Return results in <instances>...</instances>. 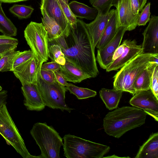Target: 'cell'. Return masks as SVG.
Returning <instances> with one entry per match:
<instances>
[{
	"label": "cell",
	"mask_w": 158,
	"mask_h": 158,
	"mask_svg": "<svg viewBox=\"0 0 158 158\" xmlns=\"http://www.w3.org/2000/svg\"><path fill=\"white\" fill-rule=\"evenodd\" d=\"M17 44H4L0 45V55H2L9 51L15 50Z\"/></svg>",
	"instance_id": "39"
},
{
	"label": "cell",
	"mask_w": 158,
	"mask_h": 158,
	"mask_svg": "<svg viewBox=\"0 0 158 158\" xmlns=\"http://www.w3.org/2000/svg\"><path fill=\"white\" fill-rule=\"evenodd\" d=\"M132 12L134 15L139 14V0H130Z\"/></svg>",
	"instance_id": "40"
},
{
	"label": "cell",
	"mask_w": 158,
	"mask_h": 158,
	"mask_svg": "<svg viewBox=\"0 0 158 158\" xmlns=\"http://www.w3.org/2000/svg\"><path fill=\"white\" fill-rule=\"evenodd\" d=\"M42 64H38L34 56L16 67L13 72L22 85L37 83V74Z\"/></svg>",
	"instance_id": "13"
},
{
	"label": "cell",
	"mask_w": 158,
	"mask_h": 158,
	"mask_svg": "<svg viewBox=\"0 0 158 158\" xmlns=\"http://www.w3.org/2000/svg\"><path fill=\"white\" fill-rule=\"evenodd\" d=\"M34 9L30 6L15 4L9 9V11L19 19L29 18Z\"/></svg>",
	"instance_id": "28"
},
{
	"label": "cell",
	"mask_w": 158,
	"mask_h": 158,
	"mask_svg": "<svg viewBox=\"0 0 158 158\" xmlns=\"http://www.w3.org/2000/svg\"><path fill=\"white\" fill-rule=\"evenodd\" d=\"M54 73L56 81L63 86L66 87L68 83L61 74L60 71L54 72Z\"/></svg>",
	"instance_id": "38"
},
{
	"label": "cell",
	"mask_w": 158,
	"mask_h": 158,
	"mask_svg": "<svg viewBox=\"0 0 158 158\" xmlns=\"http://www.w3.org/2000/svg\"><path fill=\"white\" fill-rule=\"evenodd\" d=\"M117 0H114L113 3V6L115 4ZM139 11H141L143 7L145 5L147 0H139Z\"/></svg>",
	"instance_id": "43"
},
{
	"label": "cell",
	"mask_w": 158,
	"mask_h": 158,
	"mask_svg": "<svg viewBox=\"0 0 158 158\" xmlns=\"http://www.w3.org/2000/svg\"><path fill=\"white\" fill-rule=\"evenodd\" d=\"M17 39L4 35H0V45L4 44H18Z\"/></svg>",
	"instance_id": "37"
},
{
	"label": "cell",
	"mask_w": 158,
	"mask_h": 158,
	"mask_svg": "<svg viewBox=\"0 0 158 158\" xmlns=\"http://www.w3.org/2000/svg\"><path fill=\"white\" fill-rule=\"evenodd\" d=\"M7 96V90H2L0 91V107L4 104H6Z\"/></svg>",
	"instance_id": "42"
},
{
	"label": "cell",
	"mask_w": 158,
	"mask_h": 158,
	"mask_svg": "<svg viewBox=\"0 0 158 158\" xmlns=\"http://www.w3.org/2000/svg\"><path fill=\"white\" fill-rule=\"evenodd\" d=\"M15 50L8 52L1 56L0 59V72H12V64L15 56L20 52Z\"/></svg>",
	"instance_id": "27"
},
{
	"label": "cell",
	"mask_w": 158,
	"mask_h": 158,
	"mask_svg": "<svg viewBox=\"0 0 158 158\" xmlns=\"http://www.w3.org/2000/svg\"><path fill=\"white\" fill-rule=\"evenodd\" d=\"M28 0H0V2L2 3H12Z\"/></svg>",
	"instance_id": "45"
},
{
	"label": "cell",
	"mask_w": 158,
	"mask_h": 158,
	"mask_svg": "<svg viewBox=\"0 0 158 158\" xmlns=\"http://www.w3.org/2000/svg\"><path fill=\"white\" fill-rule=\"evenodd\" d=\"M49 49L50 58L53 61L61 56H64L60 47L57 44H49Z\"/></svg>",
	"instance_id": "34"
},
{
	"label": "cell",
	"mask_w": 158,
	"mask_h": 158,
	"mask_svg": "<svg viewBox=\"0 0 158 158\" xmlns=\"http://www.w3.org/2000/svg\"><path fill=\"white\" fill-rule=\"evenodd\" d=\"M123 91L113 89L102 88L99 91L100 97L109 110L116 108L121 98Z\"/></svg>",
	"instance_id": "23"
},
{
	"label": "cell",
	"mask_w": 158,
	"mask_h": 158,
	"mask_svg": "<svg viewBox=\"0 0 158 158\" xmlns=\"http://www.w3.org/2000/svg\"><path fill=\"white\" fill-rule=\"evenodd\" d=\"M142 34L143 40L142 52L144 54H158V17L152 15L148 26Z\"/></svg>",
	"instance_id": "11"
},
{
	"label": "cell",
	"mask_w": 158,
	"mask_h": 158,
	"mask_svg": "<svg viewBox=\"0 0 158 158\" xmlns=\"http://www.w3.org/2000/svg\"><path fill=\"white\" fill-rule=\"evenodd\" d=\"M34 56V54L31 50L20 52L14 59L12 64V72L16 67L32 58Z\"/></svg>",
	"instance_id": "31"
},
{
	"label": "cell",
	"mask_w": 158,
	"mask_h": 158,
	"mask_svg": "<svg viewBox=\"0 0 158 158\" xmlns=\"http://www.w3.org/2000/svg\"><path fill=\"white\" fill-rule=\"evenodd\" d=\"M60 7L70 26L76 27L77 18L71 12L69 5V0H57Z\"/></svg>",
	"instance_id": "29"
},
{
	"label": "cell",
	"mask_w": 158,
	"mask_h": 158,
	"mask_svg": "<svg viewBox=\"0 0 158 158\" xmlns=\"http://www.w3.org/2000/svg\"><path fill=\"white\" fill-rule=\"evenodd\" d=\"M65 87L70 94L75 95L79 100L93 97L97 95V92L95 91L87 88L78 87L72 83H68Z\"/></svg>",
	"instance_id": "26"
},
{
	"label": "cell",
	"mask_w": 158,
	"mask_h": 158,
	"mask_svg": "<svg viewBox=\"0 0 158 158\" xmlns=\"http://www.w3.org/2000/svg\"><path fill=\"white\" fill-rule=\"evenodd\" d=\"M1 56H2V55H0V59L1 57Z\"/></svg>",
	"instance_id": "47"
},
{
	"label": "cell",
	"mask_w": 158,
	"mask_h": 158,
	"mask_svg": "<svg viewBox=\"0 0 158 158\" xmlns=\"http://www.w3.org/2000/svg\"><path fill=\"white\" fill-rule=\"evenodd\" d=\"M41 78L45 82L53 84L56 82L54 72L49 70L41 69L39 70Z\"/></svg>",
	"instance_id": "35"
},
{
	"label": "cell",
	"mask_w": 158,
	"mask_h": 158,
	"mask_svg": "<svg viewBox=\"0 0 158 158\" xmlns=\"http://www.w3.org/2000/svg\"><path fill=\"white\" fill-rule=\"evenodd\" d=\"M60 71L67 81L74 83H80L91 76L66 60L64 65H60Z\"/></svg>",
	"instance_id": "18"
},
{
	"label": "cell",
	"mask_w": 158,
	"mask_h": 158,
	"mask_svg": "<svg viewBox=\"0 0 158 158\" xmlns=\"http://www.w3.org/2000/svg\"><path fill=\"white\" fill-rule=\"evenodd\" d=\"M124 45L122 43V44L119 45L115 50L112 57V62L120 56L124 52Z\"/></svg>",
	"instance_id": "41"
},
{
	"label": "cell",
	"mask_w": 158,
	"mask_h": 158,
	"mask_svg": "<svg viewBox=\"0 0 158 158\" xmlns=\"http://www.w3.org/2000/svg\"><path fill=\"white\" fill-rule=\"evenodd\" d=\"M114 9L103 14L98 12L96 17L89 23H86L89 33L91 38L94 47L95 48L113 11Z\"/></svg>",
	"instance_id": "17"
},
{
	"label": "cell",
	"mask_w": 158,
	"mask_h": 158,
	"mask_svg": "<svg viewBox=\"0 0 158 158\" xmlns=\"http://www.w3.org/2000/svg\"><path fill=\"white\" fill-rule=\"evenodd\" d=\"M69 8L76 18L93 20L97 16L98 11L94 7L92 8L75 1H71L69 4Z\"/></svg>",
	"instance_id": "22"
},
{
	"label": "cell",
	"mask_w": 158,
	"mask_h": 158,
	"mask_svg": "<svg viewBox=\"0 0 158 158\" xmlns=\"http://www.w3.org/2000/svg\"><path fill=\"white\" fill-rule=\"evenodd\" d=\"M126 31L124 28L118 27L116 35L103 48L98 50L96 60L102 69H106L112 62L114 53L120 45Z\"/></svg>",
	"instance_id": "12"
},
{
	"label": "cell",
	"mask_w": 158,
	"mask_h": 158,
	"mask_svg": "<svg viewBox=\"0 0 158 158\" xmlns=\"http://www.w3.org/2000/svg\"><path fill=\"white\" fill-rule=\"evenodd\" d=\"M114 0H89L92 6L96 8L98 12L103 14L108 13L110 11Z\"/></svg>",
	"instance_id": "30"
},
{
	"label": "cell",
	"mask_w": 158,
	"mask_h": 158,
	"mask_svg": "<svg viewBox=\"0 0 158 158\" xmlns=\"http://www.w3.org/2000/svg\"><path fill=\"white\" fill-rule=\"evenodd\" d=\"M24 96V105L27 109L37 111L43 110L45 105L37 83L26 84L21 87Z\"/></svg>",
	"instance_id": "15"
},
{
	"label": "cell",
	"mask_w": 158,
	"mask_h": 158,
	"mask_svg": "<svg viewBox=\"0 0 158 158\" xmlns=\"http://www.w3.org/2000/svg\"><path fill=\"white\" fill-rule=\"evenodd\" d=\"M116 9L113 11L108 21L100 39L96 47L98 49L103 48L116 35L118 29Z\"/></svg>",
	"instance_id": "20"
},
{
	"label": "cell",
	"mask_w": 158,
	"mask_h": 158,
	"mask_svg": "<svg viewBox=\"0 0 158 158\" xmlns=\"http://www.w3.org/2000/svg\"><path fill=\"white\" fill-rule=\"evenodd\" d=\"M150 89L158 99V65L155 66L151 77Z\"/></svg>",
	"instance_id": "33"
},
{
	"label": "cell",
	"mask_w": 158,
	"mask_h": 158,
	"mask_svg": "<svg viewBox=\"0 0 158 158\" xmlns=\"http://www.w3.org/2000/svg\"><path fill=\"white\" fill-rule=\"evenodd\" d=\"M114 6L116 8L118 27H123L126 31L135 29L137 26L139 14H133L130 0H118Z\"/></svg>",
	"instance_id": "10"
},
{
	"label": "cell",
	"mask_w": 158,
	"mask_h": 158,
	"mask_svg": "<svg viewBox=\"0 0 158 158\" xmlns=\"http://www.w3.org/2000/svg\"><path fill=\"white\" fill-rule=\"evenodd\" d=\"M30 133L41 151L39 158H60L62 139L53 127L45 123H37L33 125Z\"/></svg>",
	"instance_id": "3"
},
{
	"label": "cell",
	"mask_w": 158,
	"mask_h": 158,
	"mask_svg": "<svg viewBox=\"0 0 158 158\" xmlns=\"http://www.w3.org/2000/svg\"><path fill=\"white\" fill-rule=\"evenodd\" d=\"M153 54L142 52L126 63L114 77V89L129 92L133 95L136 92L133 84L138 75L150 63Z\"/></svg>",
	"instance_id": "5"
},
{
	"label": "cell",
	"mask_w": 158,
	"mask_h": 158,
	"mask_svg": "<svg viewBox=\"0 0 158 158\" xmlns=\"http://www.w3.org/2000/svg\"><path fill=\"white\" fill-rule=\"evenodd\" d=\"M40 9L43 16L42 23L47 32L49 42L63 35L62 29L55 20L49 17L43 9Z\"/></svg>",
	"instance_id": "24"
},
{
	"label": "cell",
	"mask_w": 158,
	"mask_h": 158,
	"mask_svg": "<svg viewBox=\"0 0 158 158\" xmlns=\"http://www.w3.org/2000/svg\"><path fill=\"white\" fill-rule=\"evenodd\" d=\"M64 155L67 158H102L110 151L109 146L69 134L63 138Z\"/></svg>",
	"instance_id": "4"
},
{
	"label": "cell",
	"mask_w": 158,
	"mask_h": 158,
	"mask_svg": "<svg viewBox=\"0 0 158 158\" xmlns=\"http://www.w3.org/2000/svg\"><path fill=\"white\" fill-rule=\"evenodd\" d=\"M147 115L141 109L123 106L108 112L103 118V126L107 134L119 138L128 131L144 124Z\"/></svg>",
	"instance_id": "2"
},
{
	"label": "cell",
	"mask_w": 158,
	"mask_h": 158,
	"mask_svg": "<svg viewBox=\"0 0 158 158\" xmlns=\"http://www.w3.org/2000/svg\"><path fill=\"white\" fill-rule=\"evenodd\" d=\"M156 65L150 62L138 75L133 84V87L135 92L150 89L152 76Z\"/></svg>",
	"instance_id": "21"
},
{
	"label": "cell",
	"mask_w": 158,
	"mask_h": 158,
	"mask_svg": "<svg viewBox=\"0 0 158 158\" xmlns=\"http://www.w3.org/2000/svg\"><path fill=\"white\" fill-rule=\"evenodd\" d=\"M24 36L39 64L50 58L47 32L43 23L31 21L25 28Z\"/></svg>",
	"instance_id": "6"
},
{
	"label": "cell",
	"mask_w": 158,
	"mask_h": 158,
	"mask_svg": "<svg viewBox=\"0 0 158 158\" xmlns=\"http://www.w3.org/2000/svg\"><path fill=\"white\" fill-rule=\"evenodd\" d=\"M40 69L37 74V84L45 106L70 113L73 109L69 107L65 102V93L67 91L66 87L56 81L53 84L45 82L41 77Z\"/></svg>",
	"instance_id": "8"
},
{
	"label": "cell",
	"mask_w": 158,
	"mask_h": 158,
	"mask_svg": "<svg viewBox=\"0 0 158 158\" xmlns=\"http://www.w3.org/2000/svg\"><path fill=\"white\" fill-rule=\"evenodd\" d=\"M124 51L120 56L113 61L106 69L109 72L120 69L126 63L142 52V45H138L135 40H125L123 42Z\"/></svg>",
	"instance_id": "14"
},
{
	"label": "cell",
	"mask_w": 158,
	"mask_h": 158,
	"mask_svg": "<svg viewBox=\"0 0 158 158\" xmlns=\"http://www.w3.org/2000/svg\"><path fill=\"white\" fill-rule=\"evenodd\" d=\"M40 8L43 9L49 17L55 20L61 27L64 34L67 32L70 25L62 12L57 0H41Z\"/></svg>",
	"instance_id": "16"
},
{
	"label": "cell",
	"mask_w": 158,
	"mask_h": 158,
	"mask_svg": "<svg viewBox=\"0 0 158 158\" xmlns=\"http://www.w3.org/2000/svg\"><path fill=\"white\" fill-rule=\"evenodd\" d=\"M129 103L133 106L142 109L158 121V99L150 89L136 92Z\"/></svg>",
	"instance_id": "9"
},
{
	"label": "cell",
	"mask_w": 158,
	"mask_h": 158,
	"mask_svg": "<svg viewBox=\"0 0 158 158\" xmlns=\"http://www.w3.org/2000/svg\"><path fill=\"white\" fill-rule=\"evenodd\" d=\"M2 90V87L0 85V91Z\"/></svg>",
	"instance_id": "46"
},
{
	"label": "cell",
	"mask_w": 158,
	"mask_h": 158,
	"mask_svg": "<svg viewBox=\"0 0 158 158\" xmlns=\"http://www.w3.org/2000/svg\"><path fill=\"white\" fill-rule=\"evenodd\" d=\"M76 27L70 26L67 32L49 42L59 45L66 60L95 77L99 73L94 50L86 23L77 19Z\"/></svg>",
	"instance_id": "1"
},
{
	"label": "cell",
	"mask_w": 158,
	"mask_h": 158,
	"mask_svg": "<svg viewBox=\"0 0 158 158\" xmlns=\"http://www.w3.org/2000/svg\"><path fill=\"white\" fill-rule=\"evenodd\" d=\"M0 2V32L9 36H15L17 29L10 20L6 16L2 7Z\"/></svg>",
	"instance_id": "25"
},
{
	"label": "cell",
	"mask_w": 158,
	"mask_h": 158,
	"mask_svg": "<svg viewBox=\"0 0 158 158\" xmlns=\"http://www.w3.org/2000/svg\"><path fill=\"white\" fill-rule=\"evenodd\" d=\"M0 107V134L7 143L11 146L23 158H39L31 155L28 151L24 141L16 126L6 106Z\"/></svg>",
	"instance_id": "7"
},
{
	"label": "cell",
	"mask_w": 158,
	"mask_h": 158,
	"mask_svg": "<svg viewBox=\"0 0 158 158\" xmlns=\"http://www.w3.org/2000/svg\"><path fill=\"white\" fill-rule=\"evenodd\" d=\"M135 158H158V132L152 133L141 146Z\"/></svg>",
	"instance_id": "19"
},
{
	"label": "cell",
	"mask_w": 158,
	"mask_h": 158,
	"mask_svg": "<svg viewBox=\"0 0 158 158\" xmlns=\"http://www.w3.org/2000/svg\"><path fill=\"white\" fill-rule=\"evenodd\" d=\"M60 65L55 61L43 63L41 66L40 69L51 71L53 72L59 71Z\"/></svg>",
	"instance_id": "36"
},
{
	"label": "cell",
	"mask_w": 158,
	"mask_h": 158,
	"mask_svg": "<svg viewBox=\"0 0 158 158\" xmlns=\"http://www.w3.org/2000/svg\"><path fill=\"white\" fill-rule=\"evenodd\" d=\"M150 8V3L149 2L143 9L141 13L139 14L137 21V25L145 26L149 22L151 15Z\"/></svg>",
	"instance_id": "32"
},
{
	"label": "cell",
	"mask_w": 158,
	"mask_h": 158,
	"mask_svg": "<svg viewBox=\"0 0 158 158\" xmlns=\"http://www.w3.org/2000/svg\"><path fill=\"white\" fill-rule=\"evenodd\" d=\"M55 61L60 65H64L66 62V59L64 56H62L56 60Z\"/></svg>",
	"instance_id": "44"
}]
</instances>
